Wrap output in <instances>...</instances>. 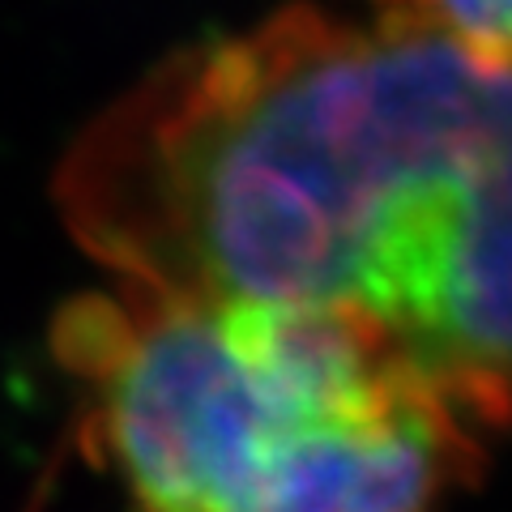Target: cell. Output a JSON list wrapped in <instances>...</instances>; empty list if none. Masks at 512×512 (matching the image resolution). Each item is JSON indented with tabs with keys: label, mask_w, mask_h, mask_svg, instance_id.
Returning a JSON list of instances; mask_svg holds the SVG:
<instances>
[{
	"label": "cell",
	"mask_w": 512,
	"mask_h": 512,
	"mask_svg": "<svg viewBox=\"0 0 512 512\" xmlns=\"http://www.w3.org/2000/svg\"><path fill=\"white\" fill-rule=\"evenodd\" d=\"M52 201L120 291L346 320L512 431L508 64L286 5L137 77Z\"/></svg>",
	"instance_id": "1"
},
{
	"label": "cell",
	"mask_w": 512,
	"mask_h": 512,
	"mask_svg": "<svg viewBox=\"0 0 512 512\" xmlns=\"http://www.w3.org/2000/svg\"><path fill=\"white\" fill-rule=\"evenodd\" d=\"M52 355L133 512H444L483 474L478 431L346 320L77 295Z\"/></svg>",
	"instance_id": "2"
},
{
	"label": "cell",
	"mask_w": 512,
	"mask_h": 512,
	"mask_svg": "<svg viewBox=\"0 0 512 512\" xmlns=\"http://www.w3.org/2000/svg\"><path fill=\"white\" fill-rule=\"evenodd\" d=\"M380 22L444 39L512 69V0H367Z\"/></svg>",
	"instance_id": "3"
}]
</instances>
